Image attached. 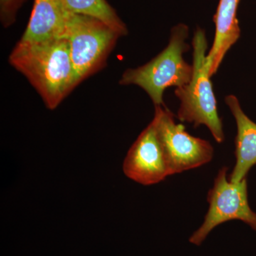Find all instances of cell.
<instances>
[{"label": "cell", "mask_w": 256, "mask_h": 256, "mask_svg": "<svg viewBox=\"0 0 256 256\" xmlns=\"http://www.w3.org/2000/svg\"><path fill=\"white\" fill-rule=\"evenodd\" d=\"M9 62L31 82L50 110L56 108L78 85L66 38L41 42L20 40Z\"/></svg>", "instance_id": "6da1fadb"}, {"label": "cell", "mask_w": 256, "mask_h": 256, "mask_svg": "<svg viewBox=\"0 0 256 256\" xmlns=\"http://www.w3.org/2000/svg\"><path fill=\"white\" fill-rule=\"evenodd\" d=\"M188 36V26L178 24L172 30L168 46L142 66L126 70L119 84L138 86L148 94L154 106H164L166 88L183 86L191 80L193 66L183 58L184 53L190 50L186 43Z\"/></svg>", "instance_id": "7a4b0ae2"}, {"label": "cell", "mask_w": 256, "mask_h": 256, "mask_svg": "<svg viewBox=\"0 0 256 256\" xmlns=\"http://www.w3.org/2000/svg\"><path fill=\"white\" fill-rule=\"evenodd\" d=\"M193 74L190 82L176 88L174 94L180 101L178 118L195 128L205 126L217 143L225 139L223 122L217 110V101L206 65L208 43L205 31L197 28L192 40Z\"/></svg>", "instance_id": "3957f363"}, {"label": "cell", "mask_w": 256, "mask_h": 256, "mask_svg": "<svg viewBox=\"0 0 256 256\" xmlns=\"http://www.w3.org/2000/svg\"><path fill=\"white\" fill-rule=\"evenodd\" d=\"M120 36L98 18L68 12L64 38L68 42L78 84L104 66Z\"/></svg>", "instance_id": "277c9868"}, {"label": "cell", "mask_w": 256, "mask_h": 256, "mask_svg": "<svg viewBox=\"0 0 256 256\" xmlns=\"http://www.w3.org/2000/svg\"><path fill=\"white\" fill-rule=\"evenodd\" d=\"M228 171L227 166L220 168L213 188L208 192V212L201 226L188 240L194 245L201 246L213 229L229 220H242L256 232V213L249 205L247 178L232 182L228 180Z\"/></svg>", "instance_id": "5b68a950"}, {"label": "cell", "mask_w": 256, "mask_h": 256, "mask_svg": "<svg viewBox=\"0 0 256 256\" xmlns=\"http://www.w3.org/2000/svg\"><path fill=\"white\" fill-rule=\"evenodd\" d=\"M153 120L171 176L196 169L213 160L212 144L188 134L182 124H176L174 114L165 106H156Z\"/></svg>", "instance_id": "8992f818"}, {"label": "cell", "mask_w": 256, "mask_h": 256, "mask_svg": "<svg viewBox=\"0 0 256 256\" xmlns=\"http://www.w3.org/2000/svg\"><path fill=\"white\" fill-rule=\"evenodd\" d=\"M122 171L130 180L144 186L156 184L171 176L154 120L130 148Z\"/></svg>", "instance_id": "52a82bcc"}, {"label": "cell", "mask_w": 256, "mask_h": 256, "mask_svg": "<svg viewBox=\"0 0 256 256\" xmlns=\"http://www.w3.org/2000/svg\"><path fill=\"white\" fill-rule=\"evenodd\" d=\"M225 102L236 124V164L228 176L230 182L236 183L246 178L252 166L256 165V124L244 112L235 96H226Z\"/></svg>", "instance_id": "ba28073f"}, {"label": "cell", "mask_w": 256, "mask_h": 256, "mask_svg": "<svg viewBox=\"0 0 256 256\" xmlns=\"http://www.w3.org/2000/svg\"><path fill=\"white\" fill-rule=\"evenodd\" d=\"M240 0H220L214 16L216 32L213 44L206 56V65L210 76L218 72L224 57L238 42L240 30L237 12Z\"/></svg>", "instance_id": "9c48e42d"}, {"label": "cell", "mask_w": 256, "mask_h": 256, "mask_svg": "<svg viewBox=\"0 0 256 256\" xmlns=\"http://www.w3.org/2000/svg\"><path fill=\"white\" fill-rule=\"evenodd\" d=\"M68 14L60 0H34L28 28L20 40L41 42L64 38Z\"/></svg>", "instance_id": "30bf717a"}, {"label": "cell", "mask_w": 256, "mask_h": 256, "mask_svg": "<svg viewBox=\"0 0 256 256\" xmlns=\"http://www.w3.org/2000/svg\"><path fill=\"white\" fill-rule=\"evenodd\" d=\"M67 12L87 15L106 24L121 36L128 34L127 26L106 0H60Z\"/></svg>", "instance_id": "8fae6325"}, {"label": "cell", "mask_w": 256, "mask_h": 256, "mask_svg": "<svg viewBox=\"0 0 256 256\" xmlns=\"http://www.w3.org/2000/svg\"><path fill=\"white\" fill-rule=\"evenodd\" d=\"M23 0H0L2 21L5 25H10L14 21L16 10Z\"/></svg>", "instance_id": "7c38bea8"}]
</instances>
